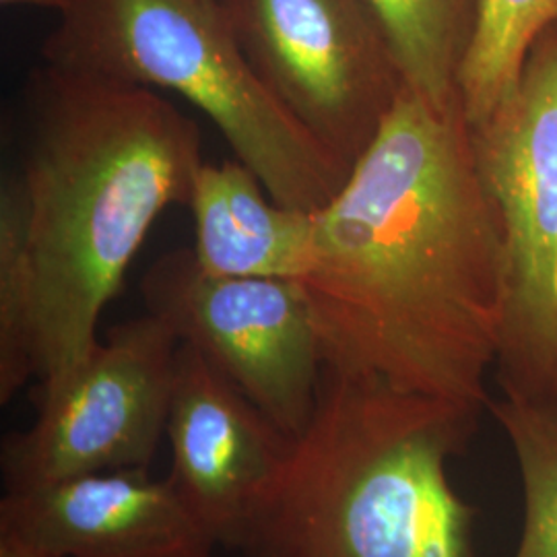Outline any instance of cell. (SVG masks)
I'll use <instances>...</instances> for the list:
<instances>
[{"mask_svg": "<svg viewBox=\"0 0 557 557\" xmlns=\"http://www.w3.org/2000/svg\"><path fill=\"white\" fill-rule=\"evenodd\" d=\"M324 370L487 409L504 262L462 101L400 94L314 215L298 278Z\"/></svg>", "mask_w": 557, "mask_h": 557, "instance_id": "6da1fadb", "label": "cell"}, {"mask_svg": "<svg viewBox=\"0 0 557 557\" xmlns=\"http://www.w3.org/2000/svg\"><path fill=\"white\" fill-rule=\"evenodd\" d=\"M199 126L158 91L44 66L21 160L36 277V388L98 347L101 312L153 223L193 197Z\"/></svg>", "mask_w": 557, "mask_h": 557, "instance_id": "7a4b0ae2", "label": "cell"}, {"mask_svg": "<svg viewBox=\"0 0 557 557\" xmlns=\"http://www.w3.org/2000/svg\"><path fill=\"white\" fill-rule=\"evenodd\" d=\"M481 407L322 370L314 413L252 520L248 557H475L450 460Z\"/></svg>", "mask_w": 557, "mask_h": 557, "instance_id": "3957f363", "label": "cell"}, {"mask_svg": "<svg viewBox=\"0 0 557 557\" xmlns=\"http://www.w3.org/2000/svg\"><path fill=\"white\" fill-rule=\"evenodd\" d=\"M57 13L48 66L184 98L281 205L317 213L349 176L260 81L221 0H60Z\"/></svg>", "mask_w": 557, "mask_h": 557, "instance_id": "277c9868", "label": "cell"}, {"mask_svg": "<svg viewBox=\"0 0 557 557\" xmlns=\"http://www.w3.org/2000/svg\"><path fill=\"white\" fill-rule=\"evenodd\" d=\"M471 140L502 242L499 386L556 398L557 23L535 41L515 94L471 126Z\"/></svg>", "mask_w": 557, "mask_h": 557, "instance_id": "5b68a950", "label": "cell"}, {"mask_svg": "<svg viewBox=\"0 0 557 557\" xmlns=\"http://www.w3.org/2000/svg\"><path fill=\"white\" fill-rule=\"evenodd\" d=\"M255 73L351 174L405 81L366 0H221Z\"/></svg>", "mask_w": 557, "mask_h": 557, "instance_id": "8992f818", "label": "cell"}, {"mask_svg": "<svg viewBox=\"0 0 557 557\" xmlns=\"http://www.w3.org/2000/svg\"><path fill=\"white\" fill-rule=\"evenodd\" d=\"M180 338L145 314L110 329L66 379L36 388V421L2 442L7 490L149 469L165 438Z\"/></svg>", "mask_w": 557, "mask_h": 557, "instance_id": "52a82bcc", "label": "cell"}, {"mask_svg": "<svg viewBox=\"0 0 557 557\" xmlns=\"http://www.w3.org/2000/svg\"><path fill=\"white\" fill-rule=\"evenodd\" d=\"M143 298L149 314L193 345L283 434L304 432L324 363L298 281L211 275L193 250H178L149 269Z\"/></svg>", "mask_w": 557, "mask_h": 557, "instance_id": "ba28073f", "label": "cell"}, {"mask_svg": "<svg viewBox=\"0 0 557 557\" xmlns=\"http://www.w3.org/2000/svg\"><path fill=\"white\" fill-rule=\"evenodd\" d=\"M165 438L168 479L218 545L239 549L292 438L188 343H180Z\"/></svg>", "mask_w": 557, "mask_h": 557, "instance_id": "9c48e42d", "label": "cell"}, {"mask_svg": "<svg viewBox=\"0 0 557 557\" xmlns=\"http://www.w3.org/2000/svg\"><path fill=\"white\" fill-rule=\"evenodd\" d=\"M0 533L52 557H211L218 545L172 481L149 469L7 490Z\"/></svg>", "mask_w": 557, "mask_h": 557, "instance_id": "30bf717a", "label": "cell"}, {"mask_svg": "<svg viewBox=\"0 0 557 557\" xmlns=\"http://www.w3.org/2000/svg\"><path fill=\"white\" fill-rule=\"evenodd\" d=\"M188 209L195 220L193 257L202 271L292 281L304 273L317 213L281 205L242 161H205Z\"/></svg>", "mask_w": 557, "mask_h": 557, "instance_id": "8fae6325", "label": "cell"}, {"mask_svg": "<svg viewBox=\"0 0 557 557\" xmlns=\"http://www.w3.org/2000/svg\"><path fill=\"white\" fill-rule=\"evenodd\" d=\"M405 87L436 106L460 101L458 81L478 32L479 0H366Z\"/></svg>", "mask_w": 557, "mask_h": 557, "instance_id": "7c38bea8", "label": "cell"}, {"mask_svg": "<svg viewBox=\"0 0 557 557\" xmlns=\"http://www.w3.org/2000/svg\"><path fill=\"white\" fill-rule=\"evenodd\" d=\"M556 23L557 0H479L478 32L458 81L471 126L515 94L535 41Z\"/></svg>", "mask_w": 557, "mask_h": 557, "instance_id": "4fadbf2b", "label": "cell"}, {"mask_svg": "<svg viewBox=\"0 0 557 557\" xmlns=\"http://www.w3.org/2000/svg\"><path fill=\"white\" fill-rule=\"evenodd\" d=\"M487 409L512 444L522 483L515 557H557V397L502 395Z\"/></svg>", "mask_w": 557, "mask_h": 557, "instance_id": "5bb4252c", "label": "cell"}, {"mask_svg": "<svg viewBox=\"0 0 557 557\" xmlns=\"http://www.w3.org/2000/svg\"><path fill=\"white\" fill-rule=\"evenodd\" d=\"M36 277L29 248L27 202L20 174L0 184V403L7 405L36 379Z\"/></svg>", "mask_w": 557, "mask_h": 557, "instance_id": "9a60e30c", "label": "cell"}, {"mask_svg": "<svg viewBox=\"0 0 557 557\" xmlns=\"http://www.w3.org/2000/svg\"><path fill=\"white\" fill-rule=\"evenodd\" d=\"M0 557H52L21 539L0 533Z\"/></svg>", "mask_w": 557, "mask_h": 557, "instance_id": "2e32d148", "label": "cell"}, {"mask_svg": "<svg viewBox=\"0 0 557 557\" xmlns=\"http://www.w3.org/2000/svg\"><path fill=\"white\" fill-rule=\"evenodd\" d=\"M4 7H15V4H32V7H41V9H52L57 11L60 0H0Z\"/></svg>", "mask_w": 557, "mask_h": 557, "instance_id": "e0dca14e", "label": "cell"}]
</instances>
